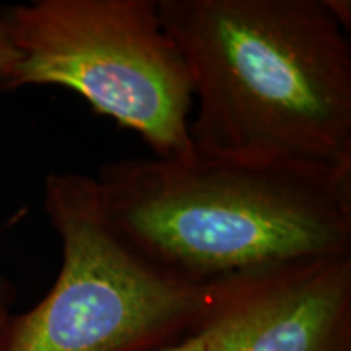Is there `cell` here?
Here are the masks:
<instances>
[{
	"instance_id": "obj_6",
	"label": "cell",
	"mask_w": 351,
	"mask_h": 351,
	"mask_svg": "<svg viewBox=\"0 0 351 351\" xmlns=\"http://www.w3.org/2000/svg\"><path fill=\"white\" fill-rule=\"evenodd\" d=\"M20 56L8 36L5 26L0 21V90H5L12 77L15 75Z\"/></svg>"
},
{
	"instance_id": "obj_9",
	"label": "cell",
	"mask_w": 351,
	"mask_h": 351,
	"mask_svg": "<svg viewBox=\"0 0 351 351\" xmlns=\"http://www.w3.org/2000/svg\"><path fill=\"white\" fill-rule=\"evenodd\" d=\"M158 351H204V348H202L200 337L197 333H192V335L186 337V339L178 341V343L166 346V348Z\"/></svg>"
},
{
	"instance_id": "obj_3",
	"label": "cell",
	"mask_w": 351,
	"mask_h": 351,
	"mask_svg": "<svg viewBox=\"0 0 351 351\" xmlns=\"http://www.w3.org/2000/svg\"><path fill=\"white\" fill-rule=\"evenodd\" d=\"M43 202L62 265L38 304L0 320V351H158L197 330L208 283L182 278L130 244L93 176L51 173Z\"/></svg>"
},
{
	"instance_id": "obj_8",
	"label": "cell",
	"mask_w": 351,
	"mask_h": 351,
	"mask_svg": "<svg viewBox=\"0 0 351 351\" xmlns=\"http://www.w3.org/2000/svg\"><path fill=\"white\" fill-rule=\"evenodd\" d=\"M13 293L10 283L7 282L5 276L0 274V320L5 319L10 314V302Z\"/></svg>"
},
{
	"instance_id": "obj_2",
	"label": "cell",
	"mask_w": 351,
	"mask_h": 351,
	"mask_svg": "<svg viewBox=\"0 0 351 351\" xmlns=\"http://www.w3.org/2000/svg\"><path fill=\"white\" fill-rule=\"evenodd\" d=\"M93 178L121 234L191 282L351 254V163L249 161L194 147L109 161Z\"/></svg>"
},
{
	"instance_id": "obj_4",
	"label": "cell",
	"mask_w": 351,
	"mask_h": 351,
	"mask_svg": "<svg viewBox=\"0 0 351 351\" xmlns=\"http://www.w3.org/2000/svg\"><path fill=\"white\" fill-rule=\"evenodd\" d=\"M0 21L20 56L5 91L67 88L153 156L194 150L191 75L158 0H33L3 7Z\"/></svg>"
},
{
	"instance_id": "obj_1",
	"label": "cell",
	"mask_w": 351,
	"mask_h": 351,
	"mask_svg": "<svg viewBox=\"0 0 351 351\" xmlns=\"http://www.w3.org/2000/svg\"><path fill=\"white\" fill-rule=\"evenodd\" d=\"M186 60L195 148L351 163V43L326 0H158Z\"/></svg>"
},
{
	"instance_id": "obj_7",
	"label": "cell",
	"mask_w": 351,
	"mask_h": 351,
	"mask_svg": "<svg viewBox=\"0 0 351 351\" xmlns=\"http://www.w3.org/2000/svg\"><path fill=\"white\" fill-rule=\"evenodd\" d=\"M327 7L330 8L332 15L343 26V29L350 32L351 25V2L350 0H326Z\"/></svg>"
},
{
	"instance_id": "obj_5",
	"label": "cell",
	"mask_w": 351,
	"mask_h": 351,
	"mask_svg": "<svg viewBox=\"0 0 351 351\" xmlns=\"http://www.w3.org/2000/svg\"><path fill=\"white\" fill-rule=\"evenodd\" d=\"M204 351H351V254L208 283Z\"/></svg>"
}]
</instances>
